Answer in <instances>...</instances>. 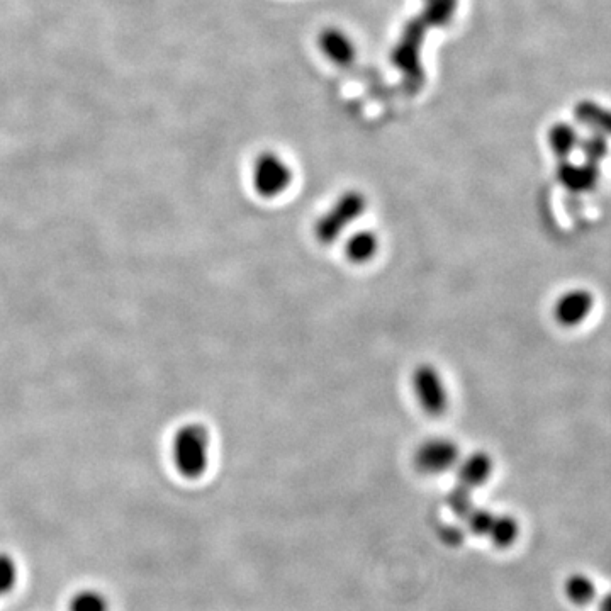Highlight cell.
<instances>
[{
  "label": "cell",
  "mask_w": 611,
  "mask_h": 611,
  "mask_svg": "<svg viewBox=\"0 0 611 611\" xmlns=\"http://www.w3.org/2000/svg\"><path fill=\"white\" fill-rule=\"evenodd\" d=\"M367 197L360 191H347L338 197L335 204L314 225V235L323 245L340 240L345 231L365 213Z\"/></svg>",
  "instance_id": "2"
},
{
  "label": "cell",
  "mask_w": 611,
  "mask_h": 611,
  "mask_svg": "<svg viewBox=\"0 0 611 611\" xmlns=\"http://www.w3.org/2000/svg\"><path fill=\"white\" fill-rule=\"evenodd\" d=\"M379 236L372 230H359L348 236L345 242V255L350 264H369L379 252Z\"/></svg>",
  "instance_id": "11"
},
{
  "label": "cell",
  "mask_w": 611,
  "mask_h": 611,
  "mask_svg": "<svg viewBox=\"0 0 611 611\" xmlns=\"http://www.w3.org/2000/svg\"><path fill=\"white\" fill-rule=\"evenodd\" d=\"M466 535V527H459V525H445L440 530V539H442L443 544L449 545V547H460L464 544Z\"/></svg>",
  "instance_id": "20"
},
{
  "label": "cell",
  "mask_w": 611,
  "mask_h": 611,
  "mask_svg": "<svg viewBox=\"0 0 611 611\" xmlns=\"http://www.w3.org/2000/svg\"><path fill=\"white\" fill-rule=\"evenodd\" d=\"M447 505H449L452 513L462 518V520L476 508V506H474V501H472L471 489L464 488V486H460V484H457V486L447 494Z\"/></svg>",
  "instance_id": "18"
},
{
  "label": "cell",
  "mask_w": 611,
  "mask_h": 611,
  "mask_svg": "<svg viewBox=\"0 0 611 611\" xmlns=\"http://www.w3.org/2000/svg\"><path fill=\"white\" fill-rule=\"evenodd\" d=\"M411 384L416 401L427 415L440 416L447 411L450 404L449 391L443 381L442 372L435 365H416Z\"/></svg>",
  "instance_id": "4"
},
{
  "label": "cell",
  "mask_w": 611,
  "mask_h": 611,
  "mask_svg": "<svg viewBox=\"0 0 611 611\" xmlns=\"http://www.w3.org/2000/svg\"><path fill=\"white\" fill-rule=\"evenodd\" d=\"M294 180L287 160L275 152L260 153L252 165L253 191L262 199H277L286 194Z\"/></svg>",
  "instance_id": "3"
},
{
  "label": "cell",
  "mask_w": 611,
  "mask_h": 611,
  "mask_svg": "<svg viewBox=\"0 0 611 611\" xmlns=\"http://www.w3.org/2000/svg\"><path fill=\"white\" fill-rule=\"evenodd\" d=\"M321 53L338 67H348L357 58V45L345 29L328 26L318 36Z\"/></svg>",
  "instance_id": "7"
},
{
  "label": "cell",
  "mask_w": 611,
  "mask_h": 611,
  "mask_svg": "<svg viewBox=\"0 0 611 611\" xmlns=\"http://www.w3.org/2000/svg\"><path fill=\"white\" fill-rule=\"evenodd\" d=\"M564 591H566L567 600L574 605H589L596 596L595 583L586 574L569 576L564 584Z\"/></svg>",
  "instance_id": "14"
},
{
  "label": "cell",
  "mask_w": 611,
  "mask_h": 611,
  "mask_svg": "<svg viewBox=\"0 0 611 611\" xmlns=\"http://www.w3.org/2000/svg\"><path fill=\"white\" fill-rule=\"evenodd\" d=\"M172 455L180 476L192 481L204 476L211 457V435L208 428L199 423L180 428L172 443Z\"/></svg>",
  "instance_id": "1"
},
{
  "label": "cell",
  "mask_w": 611,
  "mask_h": 611,
  "mask_svg": "<svg viewBox=\"0 0 611 611\" xmlns=\"http://www.w3.org/2000/svg\"><path fill=\"white\" fill-rule=\"evenodd\" d=\"M459 445L450 438H430L421 443L415 452V467L421 474L440 476L443 472L452 471L459 464Z\"/></svg>",
  "instance_id": "5"
},
{
  "label": "cell",
  "mask_w": 611,
  "mask_h": 611,
  "mask_svg": "<svg viewBox=\"0 0 611 611\" xmlns=\"http://www.w3.org/2000/svg\"><path fill=\"white\" fill-rule=\"evenodd\" d=\"M600 611H611V593L601 598Z\"/></svg>",
  "instance_id": "21"
},
{
  "label": "cell",
  "mask_w": 611,
  "mask_h": 611,
  "mask_svg": "<svg viewBox=\"0 0 611 611\" xmlns=\"http://www.w3.org/2000/svg\"><path fill=\"white\" fill-rule=\"evenodd\" d=\"M595 308V298L586 289H572L559 296L554 304V318L564 328H576L588 320Z\"/></svg>",
  "instance_id": "6"
},
{
  "label": "cell",
  "mask_w": 611,
  "mask_h": 611,
  "mask_svg": "<svg viewBox=\"0 0 611 611\" xmlns=\"http://www.w3.org/2000/svg\"><path fill=\"white\" fill-rule=\"evenodd\" d=\"M574 118L581 126L588 128L591 133L611 136V109L600 102L584 99L574 106Z\"/></svg>",
  "instance_id": "10"
},
{
  "label": "cell",
  "mask_w": 611,
  "mask_h": 611,
  "mask_svg": "<svg viewBox=\"0 0 611 611\" xmlns=\"http://www.w3.org/2000/svg\"><path fill=\"white\" fill-rule=\"evenodd\" d=\"M547 140H549L550 150H552L555 157L567 160V158L571 157L572 153L578 150L581 136H579L578 129L574 128L572 124L555 123L549 129Z\"/></svg>",
  "instance_id": "12"
},
{
  "label": "cell",
  "mask_w": 611,
  "mask_h": 611,
  "mask_svg": "<svg viewBox=\"0 0 611 611\" xmlns=\"http://www.w3.org/2000/svg\"><path fill=\"white\" fill-rule=\"evenodd\" d=\"M68 611H109V601L99 589H80L68 603Z\"/></svg>",
  "instance_id": "15"
},
{
  "label": "cell",
  "mask_w": 611,
  "mask_h": 611,
  "mask_svg": "<svg viewBox=\"0 0 611 611\" xmlns=\"http://www.w3.org/2000/svg\"><path fill=\"white\" fill-rule=\"evenodd\" d=\"M19 579V567L12 555L0 552V600L11 595Z\"/></svg>",
  "instance_id": "16"
},
{
  "label": "cell",
  "mask_w": 611,
  "mask_h": 611,
  "mask_svg": "<svg viewBox=\"0 0 611 611\" xmlns=\"http://www.w3.org/2000/svg\"><path fill=\"white\" fill-rule=\"evenodd\" d=\"M518 535H520V525L516 522V518L496 513L486 539L498 549H508L518 540Z\"/></svg>",
  "instance_id": "13"
},
{
  "label": "cell",
  "mask_w": 611,
  "mask_h": 611,
  "mask_svg": "<svg viewBox=\"0 0 611 611\" xmlns=\"http://www.w3.org/2000/svg\"><path fill=\"white\" fill-rule=\"evenodd\" d=\"M455 469H457V484L474 491L488 483L493 476L494 460L491 455L479 450V452L460 459Z\"/></svg>",
  "instance_id": "8"
},
{
  "label": "cell",
  "mask_w": 611,
  "mask_h": 611,
  "mask_svg": "<svg viewBox=\"0 0 611 611\" xmlns=\"http://www.w3.org/2000/svg\"><path fill=\"white\" fill-rule=\"evenodd\" d=\"M494 511L486 510V508H474L469 515L464 518L466 522L467 533L477 535V537H486L491 528V523L494 520Z\"/></svg>",
  "instance_id": "19"
},
{
  "label": "cell",
  "mask_w": 611,
  "mask_h": 611,
  "mask_svg": "<svg viewBox=\"0 0 611 611\" xmlns=\"http://www.w3.org/2000/svg\"><path fill=\"white\" fill-rule=\"evenodd\" d=\"M579 150L583 152L584 162L598 163L608 155V138L598 133H591L579 143Z\"/></svg>",
  "instance_id": "17"
},
{
  "label": "cell",
  "mask_w": 611,
  "mask_h": 611,
  "mask_svg": "<svg viewBox=\"0 0 611 611\" xmlns=\"http://www.w3.org/2000/svg\"><path fill=\"white\" fill-rule=\"evenodd\" d=\"M557 179L566 189L572 192L591 191L600 179V170L596 163L584 162L581 165L562 160L557 169Z\"/></svg>",
  "instance_id": "9"
}]
</instances>
